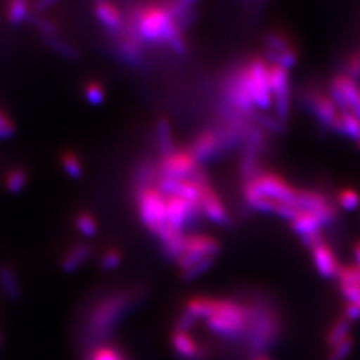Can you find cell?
I'll return each instance as SVG.
<instances>
[{"mask_svg":"<svg viewBox=\"0 0 360 360\" xmlns=\"http://www.w3.org/2000/svg\"><path fill=\"white\" fill-rule=\"evenodd\" d=\"M354 347H355V339L351 336V338H348L347 340L340 343L339 346L331 348V352L326 360H347L349 355L352 354Z\"/></svg>","mask_w":360,"mask_h":360,"instance_id":"ab89813d","label":"cell"},{"mask_svg":"<svg viewBox=\"0 0 360 360\" xmlns=\"http://www.w3.org/2000/svg\"><path fill=\"white\" fill-rule=\"evenodd\" d=\"M358 306H359V307H360V303H359V304H358Z\"/></svg>","mask_w":360,"mask_h":360,"instance_id":"7dc6e473","label":"cell"},{"mask_svg":"<svg viewBox=\"0 0 360 360\" xmlns=\"http://www.w3.org/2000/svg\"><path fill=\"white\" fill-rule=\"evenodd\" d=\"M122 262H123V254L117 248H108L101 257L99 264L102 270L114 271L122 264Z\"/></svg>","mask_w":360,"mask_h":360,"instance_id":"f35d334b","label":"cell"},{"mask_svg":"<svg viewBox=\"0 0 360 360\" xmlns=\"http://www.w3.org/2000/svg\"><path fill=\"white\" fill-rule=\"evenodd\" d=\"M309 251L314 267L323 279H336L342 264L335 254L334 248L327 243V240L314 245Z\"/></svg>","mask_w":360,"mask_h":360,"instance_id":"e0dca14e","label":"cell"},{"mask_svg":"<svg viewBox=\"0 0 360 360\" xmlns=\"http://www.w3.org/2000/svg\"><path fill=\"white\" fill-rule=\"evenodd\" d=\"M245 303L248 306V324L242 346L250 358L269 355L283 340L285 326L282 309L269 296H252Z\"/></svg>","mask_w":360,"mask_h":360,"instance_id":"7a4b0ae2","label":"cell"},{"mask_svg":"<svg viewBox=\"0 0 360 360\" xmlns=\"http://www.w3.org/2000/svg\"><path fill=\"white\" fill-rule=\"evenodd\" d=\"M43 41L51 49L52 51L59 53L65 59L68 60H77L79 59V51L77 47H74L70 41L62 38L60 35H52V37H44Z\"/></svg>","mask_w":360,"mask_h":360,"instance_id":"f1b7e54d","label":"cell"},{"mask_svg":"<svg viewBox=\"0 0 360 360\" xmlns=\"http://www.w3.org/2000/svg\"><path fill=\"white\" fill-rule=\"evenodd\" d=\"M139 218L147 230L160 240V245L176 239L184 233L175 231L167 220V198L156 187L135 195Z\"/></svg>","mask_w":360,"mask_h":360,"instance_id":"3957f363","label":"cell"},{"mask_svg":"<svg viewBox=\"0 0 360 360\" xmlns=\"http://www.w3.org/2000/svg\"><path fill=\"white\" fill-rule=\"evenodd\" d=\"M92 252L94 248L89 243H79L71 247L60 260V269L67 274L75 272L90 259Z\"/></svg>","mask_w":360,"mask_h":360,"instance_id":"603a6c76","label":"cell"},{"mask_svg":"<svg viewBox=\"0 0 360 360\" xmlns=\"http://www.w3.org/2000/svg\"><path fill=\"white\" fill-rule=\"evenodd\" d=\"M202 166L198 165L190 150H175L158 162L159 178L188 180Z\"/></svg>","mask_w":360,"mask_h":360,"instance_id":"9c48e42d","label":"cell"},{"mask_svg":"<svg viewBox=\"0 0 360 360\" xmlns=\"http://www.w3.org/2000/svg\"><path fill=\"white\" fill-rule=\"evenodd\" d=\"M60 165L65 174L71 179H82L84 175V167L80 158L72 151H65L60 156Z\"/></svg>","mask_w":360,"mask_h":360,"instance_id":"f546056e","label":"cell"},{"mask_svg":"<svg viewBox=\"0 0 360 360\" xmlns=\"http://www.w3.org/2000/svg\"><path fill=\"white\" fill-rule=\"evenodd\" d=\"M55 4H56V1H53V0H40L31 6V10L34 13H41L53 7Z\"/></svg>","mask_w":360,"mask_h":360,"instance_id":"7bdbcfd3","label":"cell"},{"mask_svg":"<svg viewBox=\"0 0 360 360\" xmlns=\"http://www.w3.org/2000/svg\"><path fill=\"white\" fill-rule=\"evenodd\" d=\"M87 360H129L126 354L115 347V346H108V345H102L98 347L94 348L89 354Z\"/></svg>","mask_w":360,"mask_h":360,"instance_id":"e575fe53","label":"cell"},{"mask_svg":"<svg viewBox=\"0 0 360 360\" xmlns=\"http://www.w3.org/2000/svg\"><path fill=\"white\" fill-rule=\"evenodd\" d=\"M354 257L356 259V264L360 266V242L354 247Z\"/></svg>","mask_w":360,"mask_h":360,"instance_id":"ee69618b","label":"cell"},{"mask_svg":"<svg viewBox=\"0 0 360 360\" xmlns=\"http://www.w3.org/2000/svg\"><path fill=\"white\" fill-rule=\"evenodd\" d=\"M247 79L251 96L257 110L269 111L272 107L270 79H269V63L264 58L255 56L245 63Z\"/></svg>","mask_w":360,"mask_h":360,"instance_id":"5b68a950","label":"cell"},{"mask_svg":"<svg viewBox=\"0 0 360 360\" xmlns=\"http://www.w3.org/2000/svg\"><path fill=\"white\" fill-rule=\"evenodd\" d=\"M172 348L181 360H206L207 351L191 333L174 330L171 335Z\"/></svg>","mask_w":360,"mask_h":360,"instance_id":"ac0fdd59","label":"cell"},{"mask_svg":"<svg viewBox=\"0 0 360 360\" xmlns=\"http://www.w3.org/2000/svg\"><path fill=\"white\" fill-rule=\"evenodd\" d=\"M83 94H84L86 101L94 107L102 105L104 101H105V90H104L103 86L99 82H95V80L87 82L84 84Z\"/></svg>","mask_w":360,"mask_h":360,"instance_id":"d590c367","label":"cell"},{"mask_svg":"<svg viewBox=\"0 0 360 360\" xmlns=\"http://www.w3.org/2000/svg\"><path fill=\"white\" fill-rule=\"evenodd\" d=\"M15 124L13 120L0 111V139H8L15 135Z\"/></svg>","mask_w":360,"mask_h":360,"instance_id":"b9f144b4","label":"cell"},{"mask_svg":"<svg viewBox=\"0 0 360 360\" xmlns=\"http://www.w3.org/2000/svg\"><path fill=\"white\" fill-rule=\"evenodd\" d=\"M28 179H30V175L26 168H11L4 176V187L8 193L18 195L26 188Z\"/></svg>","mask_w":360,"mask_h":360,"instance_id":"83f0119b","label":"cell"},{"mask_svg":"<svg viewBox=\"0 0 360 360\" xmlns=\"http://www.w3.org/2000/svg\"><path fill=\"white\" fill-rule=\"evenodd\" d=\"M352 324L354 323L348 321L345 315L338 318L331 324V327L328 328V331L326 334V345H327V347L331 349V348L339 346L340 343H343L345 340H347L348 338H351Z\"/></svg>","mask_w":360,"mask_h":360,"instance_id":"d4e9b609","label":"cell"},{"mask_svg":"<svg viewBox=\"0 0 360 360\" xmlns=\"http://www.w3.org/2000/svg\"><path fill=\"white\" fill-rule=\"evenodd\" d=\"M200 217L202 211L199 203L176 196L167 198V220L175 231L184 233V230L195 224Z\"/></svg>","mask_w":360,"mask_h":360,"instance_id":"4fadbf2b","label":"cell"},{"mask_svg":"<svg viewBox=\"0 0 360 360\" xmlns=\"http://www.w3.org/2000/svg\"><path fill=\"white\" fill-rule=\"evenodd\" d=\"M251 360H272L271 359L269 355H257V356H254V358H251Z\"/></svg>","mask_w":360,"mask_h":360,"instance_id":"f6af8a7d","label":"cell"},{"mask_svg":"<svg viewBox=\"0 0 360 360\" xmlns=\"http://www.w3.org/2000/svg\"><path fill=\"white\" fill-rule=\"evenodd\" d=\"M199 206L202 217H205L211 223L217 226H229L231 223V217L227 207L211 183L200 187Z\"/></svg>","mask_w":360,"mask_h":360,"instance_id":"5bb4252c","label":"cell"},{"mask_svg":"<svg viewBox=\"0 0 360 360\" xmlns=\"http://www.w3.org/2000/svg\"><path fill=\"white\" fill-rule=\"evenodd\" d=\"M217 257H205L203 260L198 262L196 264H193L190 269L181 271V272H180V278H181L184 282H193L195 279L200 278L202 275L206 274L207 271H210L214 267V264L217 263Z\"/></svg>","mask_w":360,"mask_h":360,"instance_id":"1f68e13d","label":"cell"},{"mask_svg":"<svg viewBox=\"0 0 360 360\" xmlns=\"http://www.w3.org/2000/svg\"><path fill=\"white\" fill-rule=\"evenodd\" d=\"M266 60L270 65H279L291 70L297 63L299 53L291 38L282 31H271L264 37Z\"/></svg>","mask_w":360,"mask_h":360,"instance_id":"ba28073f","label":"cell"},{"mask_svg":"<svg viewBox=\"0 0 360 360\" xmlns=\"http://www.w3.org/2000/svg\"><path fill=\"white\" fill-rule=\"evenodd\" d=\"M297 188L282 175L271 171H260L254 178L245 180L243 196L259 195L275 200L296 205Z\"/></svg>","mask_w":360,"mask_h":360,"instance_id":"277c9868","label":"cell"},{"mask_svg":"<svg viewBox=\"0 0 360 360\" xmlns=\"http://www.w3.org/2000/svg\"><path fill=\"white\" fill-rule=\"evenodd\" d=\"M269 79L275 117H278L283 123L284 120L288 119L291 110L290 70L282 65L269 63Z\"/></svg>","mask_w":360,"mask_h":360,"instance_id":"8992f818","label":"cell"},{"mask_svg":"<svg viewBox=\"0 0 360 360\" xmlns=\"http://www.w3.org/2000/svg\"><path fill=\"white\" fill-rule=\"evenodd\" d=\"M198 6L199 3L195 0H176V1H168V13L176 26L184 32L193 26V22L198 18Z\"/></svg>","mask_w":360,"mask_h":360,"instance_id":"d6986e66","label":"cell"},{"mask_svg":"<svg viewBox=\"0 0 360 360\" xmlns=\"http://www.w3.org/2000/svg\"><path fill=\"white\" fill-rule=\"evenodd\" d=\"M188 150L199 166L217 160L221 155L227 153L217 127L203 129L202 132H199L193 138Z\"/></svg>","mask_w":360,"mask_h":360,"instance_id":"8fae6325","label":"cell"},{"mask_svg":"<svg viewBox=\"0 0 360 360\" xmlns=\"http://www.w3.org/2000/svg\"><path fill=\"white\" fill-rule=\"evenodd\" d=\"M336 206L345 211H355L360 206V193L355 188H342L336 195Z\"/></svg>","mask_w":360,"mask_h":360,"instance_id":"836d02e7","label":"cell"},{"mask_svg":"<svg viewBox=\"0 0 360 360\" xmlns=\"http://www.w3.org/2000/svg\"><path fill=\"white\" fill-rule=\"evenodd\" d=\"M296 206L300 210H307L315 212L323 219L326 227L331 226L339 217V211L335 203H333L327 195L309 188H297L296 193Z\"/></svg>","mask_w":360,"mask_h":360,"instance_id":"30bf717a","label":"cell"},{"mask_svg":"<svg viewBox=\"0 0 360 360\" xmlns=\"http://www.w3.org/2000/svg\"><path fill=\"white\" fill-rule=\"evenodd\" d=\"M338 283L358 284L360 285V266L355 264H342L338 276Z\"/></svg>","mask_w":360,"mask_h":360,"instance_id":"8d00e7d4","label":"cell"},{"mask_svg":"<svg viewBox=\"0 0 360 360\" xmlns=\"http://www.w3.org/2000/svg\"><path fill=\"white\" fill-rule=\"evenodd\" d=\"M155 141H156V148L160 155V159L172 154L176 150L174 135H172V127L166 116H160L156 120Z\"/></svg>","mask_w":360,"mask_h":360,"instance_id":"7402d4cb","label":"cell"},{"mask_svg":"<svg viewBox=\"0 0 360 360\" xmlns=\"http://www.w3.org/2000/svg\"><path fill=\"white\" fill-rule=\"evenodd\" d=\"M115 53L126 65H139L144 62L146 44L141 39L132 35L126 28L115 37H111Z\"/></svg>","mask_w":360,"mask_h":360,"instance_id":"9a60e30c","label":"cell"},{"mask_svg":"<svg viewBox=\"0 0 360 360\" xmlns=\"http://www.w3.org/2000/svg\"><path fill=\"white\" fill-rule=\"evenodd\" d=\"M144 297L143 287L110 291L96 297L84 312L80 331L83 343L92 349L102 346L114 335L119 322L129 311L136 309Z\"/></svg>","mask_w":360,"mask_h":360,"instance_id":"6da1fadb","label":"cell"},{"mask_svg":"<svg viewBox=\"0 0 360 360\" xmlns=\"http://www.w3.org/2000/svg\"><path fill=\"white\" fill-rule=\"evenodd\" d=\"M28 23L35 27V30L40 34L41 38L44 37H52V35H60L59 27L47 16H43L40 13H31Z\"/></svg>","mask_w":360,"mask_h":360,"instance_id":"4dcf8cb0","label":"cell"},{"mask_svg":"<svg viewBox=\"0 0 360 360\" xmlns=\"http://www.w3.org/2000/svg\"><path fill=\"white\" fill-rule=\"evenodd\" d=\"M343 74H346L347 77L359 82L360 83V47L354 49L345 60V71Z\"/></svg>","mask_w":360,"mask_h":360,"instance_id":"74e56055","label":"cell"},{"mask_svg":"<svg viewBox=\"0 0 360 360\" xmlns=\"http://www.w3.org/2000/svg\"><path fill=\"white\" fill-rule=\"evenodd\" d=\"M92 13L95 19L103 26L104 31L110 37H115L124 30L126 19L123 11L111 1H96L94 3Z\"/></svg>","mask_w":360,"mask_h":360,"instance_id":"2e32d148","label":"cell"},{"mask_svg":"<svg viewBox=\"0 0 360 360\" xmlns=\"http://www.w3.org/2000/svg\"><path fill=\"white\" fill-rule=\"evenodd\" d=\"M220 250H221L220 242L211 235H206V233L186 235L184 251L178 259L176 264L181 272L190 269L198 262L203 260L205 257H218Z\"/></svg>","mask_w":360,"mask_h":360,"instance_id":"52a82bcc","label":"cell"},{"mask_svg":"<svg viewBox=\"0 0 360 360\" xmlns=\"http://www.w3.org/2000/svg\"><path fill=\"white\" fill-rule=\"evenodd\" d=\"M358 148H359V150H360V143H359V144H358Z\"/></svg>","mask_w":360,"mask_h":360,"instance_id":"bcb514c9","label":"cell"},{"mask_svg":"<svg viewBox=\"0 0 360 360\" xmlns=\"http://www.w3.org/2000/svg\"><path fill=\"white\" fill-rule=\"evenodd\" d=\"M290 227L292 232L302 239L304 236L323 231L326 224L323 219L315 212L299 208L295 217L290 220Z\"/></svg>","mask_w":360,"mask_h":360,"instance_id":"44dd1931","label":"cell"},{"mask_svg":"<svg viewBox=\"0 0 360 360\" xmlns=\"http://www.w3.org/2000/svg\"><path fill=\"white\" fill-rule=\"evenodd\" d=\"M0 287L6 296L11 300H19L22 288L15 271L10 266H0Z\"/></svg>","mask_w":360,"mask_h":360,"instance_id":"4316f807","label":"cell"},{"mask_svg":"<svg viewBox=\"0 0 360 360\" xmlns=\"http://www.w3.org/2000/svg\"><path fill=\"white\" fill-rule=\"evenodd\" d=\"M331 131L336 134L360 143V117L352 112H342L336 117Z\"/></svg>","mask_w":360,"mask_h":360,"instance_id":"cb8c5ba5","label":"cell"},{"mask_svg":"<svg viewBox=\"0 0 360 360\" xmlns=\"http://www.w3.org/2000/svg\"><path fill=\"white\" fill-rule=\"evenodd\" d=\"M74 221H75L77 231L80 232L83 236L92 238L98 233V221L90 212H87V211L79 212L74 219Z\"/></svg>","mask_w":360,"mask_h":360,"instance_id":"d6a6232c","label":"cell"},{"mask_svg":"<svg viewBox=\"0 0 360 360\" xmlns=\"http://www.w3.org/2000/svg\"><path fill=\"white\" fill-rule=\"evenodd\" d=\"M340 295L343 296L349 304H359L360 285L358 284L338 283Z\"/></svg>","mask_w":360,"mask_h":360,"instance_id":"60d3db41","label":"cell"},{"mask_svg":"<svg viewBox=\"0 0 360 360\" xmlns=\"http://www.w3.org/2000/svg\"><path fill=\"white\" fill-rule=\"evenodd\" d=\"M159 180V169H158V160L146 159L138 165L132 179V190L134 196L143 193L148 188L156 187Z\"/></svg>","mask_w":360,"mask_h":360,"instance_id":"ffe728a7","label":"cell"},{"mask_svg":"<svg viewBox=\"0 0 360 360\" xmlns=\"http://www.w3.org/2000/svg\"><path fill=\"white\" fill-rule=\"evenodd\" d=\"M304 99L307 102L309 111L318 119L319 124L324 129L331 131L340 111L335 104L330 92L322 89H316V87H309L306 91Z\"/></svg>","mask_w":360,"mask_h":360,"instance_id":"7c38bea8","label":"cell"},{"mask_svg":"<svg viewBox=\"0 0 360 360\" xmlns=\"http://www.w3.org/2000/svg\"><path fill=\"white\" fill-rule=\"evenodd\" d=\"M6 19L13 27L22 26L28 22L32 10L31 4L26 0H13L6 6Z\"/></svg>","mask_w":360,"mask_h":360,"instance_id":"484cf974","label":"cell"}]
</instances>
